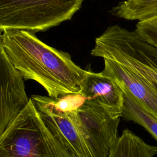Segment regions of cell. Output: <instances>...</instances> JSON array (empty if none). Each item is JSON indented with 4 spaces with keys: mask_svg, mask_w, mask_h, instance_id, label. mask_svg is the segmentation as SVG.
I'll use <instances>...</instances> for the list:
<instances>
[{
    "mask_svg": "<svg viewBox=\"0 0 157 157\" xmlns=\"http://www.w3.org/2000/svg\"><path fill=\"white\" fill-rule=\"evenodd\" d=\"M79 93L85 98L96 100L121 115L124 91L112 78L102 72L96 73L87 71Z\"/></svg>",
    "mask_w": 157,
    "mask_h": 157,
    "instance_id": "obj_9",
    "label": "cell"
},
{
    "mask_svg": "<svg viewBox=\"0 0 157 157\" xmlns=\"http://www.w3.org/2000/svg\"><path fill=\"white\" fill-rule=\"evenodd\" d=\"M2 40L9 59L23 79L39 83L48 96L80 93L87 71L75 64L69 53L48 46L28 31H4Z\"/></svg>",
    "mask_w": 157,
    "mask_h": 157,
    "instance_id": "obj_1",
    "label": "cell"
},
{
    "mask_svg": "<svg viewBox=\"0 0 157 157\" xmlns=\"http://www.w3.org/2000/svg\"><path fill=\"white\" fill-rule=\"evenodd\" d=\"M101 71L128 91L150 115L157 119V88L131 70L108 58H103Z\"/></svg>",
    "mask_w": 157,
    "mask_h": 157,
    "instance_id": "obj_8",
    "label": "cell"
},
{
    "mask_svg": "<svg viewBox=\"0 0 157 157\" xmlns=\"http://www.w3.org/2000/svg\"><path fill=\"white\" fill-rule=\"evenodd\" d=\"M2 33L0 31V135L29 100L23 77L6 52Z\"/></svg>",
    "mask_w": 157,
    "mask_h": 157,
    "instance_id": "obj_7",
    "label": "cell"
},
{
    "mask_svg": "<svg viewBox=\"0 0 157 157\" xmlns=\"http://www.w3.org/2000/svg\"><path fill=\"white\" fill-rule=\"evenodd\" d=\"M111 13L128 20L143 21L157 17V0H126L120 2Z\"/></svg>",
    "mask_w": 157,
    "mask_h": 157,
    "instance_id": "obj_11",
    "label": "cell"
},
{
    "mask_svg": "<svg viewBox=\"0 0 157 157\" xmlns=\"http://www.w3.org/2000/svg\"><path fill=\"white\" fill-rule=\"evenodd\" d=\"M31 99L46 125L74 157H94L66 94Z\"/></svg>",
    "mask_w": 157,
    "mask_h": 157,
    "instance_id": "obj_6",
    "label": "cell"
},
{
    "mask_svg": "<svg viewBox=\"0 0 157 157\" xmlns=\"http://www.w3.org/2000/svg\"><path fill=\"white\" fill-rule=\"evenodd\" d=\"M83 0H0V31H44L72 18Z\"/></svg>",
    "mask_w": 157,
    "mask_h": 157,
    "instance_id": "obj_4",
    "label": "cell"
},
{
    "mask_svg": "<svg viewBox=\"0 0 157 157\" xmlns=\"http://www.w3.org/2000/svg\"><path fill=\"white\" fill-rule=\"evenodd\" d=\"M134 31L142 39L157 48V17L139 21Z\"/></svg>",
    "mask_w": 157,
    "mask_h": 157,
    "instance_id": "obj_13",
    "label": "cell"
},
{
    "mask_svg": "<svg viewBox=\"0 0 157 157\" xmlns=\"http://www.w3.org/2000/svg\"><path fill=\"white\" fill-rule=\"evenodd\" d=\"M0 157H74L42 119L31 98L0 135Z\"/></svg>",
    "mask_w": 157,
    "mask_h": 157,
    "instance_id": "obj_2",
    "label": "cell"
},
{
    "mask_svg": "<svg viewBox=\"0 0 157 157\" xmlns=\"http://www.w3.org/2000/svg\"><path fill=\"white\" fill-rule=\"evenodd\" d=\"M122 90L124 98L121 118L140 125L157 141V119L146 111L128 91Z\"/></svg>",
    "mask_w": 157,
    "mask_h": 157,
    "instance_id": "obj_12",
    "label": "cell"
},
{
    "mask_svg": "<svg viewBox=\"0 0 157 157\" xmlns=\"http://www.w3.org/2000/svg\"><path fill=\"white\" fill-rule=\"evenodd\" d=\"M91 55L112 59L157 88V48L134 30L118 25L110 26L96 38Z\"/></svg>",
    "mask_w": 157,
    "mask_h": 157,
    "instance_id": "obj_3",
    "label": "cell"
},
{
    "mask_svg": "<svg viewBox=\"0 0 157 157\" xmlns=\"http://www.w3.org/2000/svg\"><path fill=\"white\" fill-rule=\"evenodd\" d=\"M66 96L93 156L109 157L118 137L121 114L80 93Z\"/></svg>",
    "mask_w": 157,
    "mask_h": 157,
    "instance_id": "obj_5",
    "label": "cell"
},
{
    "mask_svg": "<svg viewBox=\"0 0 157 157\" xmlns=\"http://www.w3.org/2000/svg\"><path fill=\"white\" fill-rule=\"evenodd\" d=\"M157 146L146 143L128 129L123 130L112 148L109 157H154Z\"/></svg>",
    "mask_w": 157,
    "mask_h": 157,
    "instance_id": "obj_10",
    "label": "cell"
}]
</instances>
